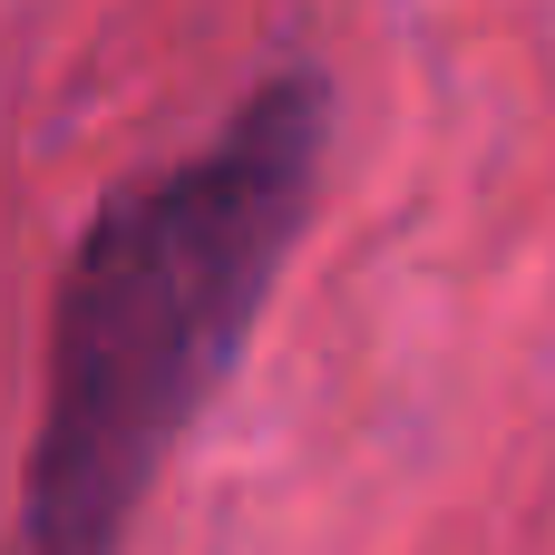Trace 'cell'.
Instances as JSON below:
<instances>
[{"label": "cell", "mask_w": 555, "mask_h": 555, "mask_svg": "<svg viewBox=\"0 0 555 555\" xmlns=\"http://www.w3.org/2000/svg\"><path fill=\"white\" fill-rule=\"evenodd\" d=\"M322 137L332 88L312 68H273L195 156L127 176L78 224L49 302L10 555L127 546L166 459L185 449L195 410L215 400L254 312L283 283V254L322 195Z\"/></svg>", "instance_id": "6da1fadb"}]
</instances>
